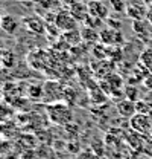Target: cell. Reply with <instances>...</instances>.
Segmentation results:
<instances>
[{"instance_id":"1","label":"cell","mask_w":152,"mask_h":159,"mask_svg":"<svg viewBox=\"0 0 152 159\" xmlns=\"http://www.w3.org/2000/svg\"><path fill=\"white\" fill-rule=\"evenodd\" d=\"M47 116L50 122L57 125H69L73 121V112L67 102L58 101V102L47 104Z\"/></svg>"},{"instance_id":"2","label":"cell","mask_w":152,"mask_h":159,"mask_svg":"<svg viewBox=\"0 0 152 159\" xmlns=\"http://www.w3.org/2000/svg\"><path fill=\"white\" fill-rule=\"evenodd\" d=\"M129 129L135 133H140L143 136H151L152 135V119L149 115H141L135 113L129 119Z\"/></svg>"},{"instance_id":"3","label":"cell","mask_w":152,"mask_h":159,"mask_svg":"<svg viewBox=\"0 0 152 159\" xmlns=\"http://www.w3.org/2000/svg\"><path fill=\"white\" fill-rule=\"evenodd\" d=\"M62 97H64V87L61 86V83L50 80L43 84V99L47 104L58 102V101H61Z\"/></svg>"},{"instance_id":"4","label":"cell","mask_w":152,"mask_h":159,"mask_svg":"<svg viewBox=\"0 0 152 159\" xmlns=\"http://www.w3.org/2000/svg\"><path fill=\"white\" fill-rule=\"evenodd\" d=\"M55 16H57V17H55V25H57V28L59 31H62V32L76 31L78 21L72 17V14H70L69 11H59Z\"/></svg>"},{"instance_id":"5","label":"cell","mask_w":152,"mask_h":159,"mask_svg":"<svg viewBox=\"0 0 152 159\" xmlns=\"http://www.w3.org/2000/svg\"><path fill=\"white\" fill-rule=\"evenodd\" d=\"M67 11L72 14V17H73L78 23H85L87 19L90 17L87 3L79 2V0H70V3H69V9H67Z\"/></svg>"},{"instance_id":"6","label":"cell","mask_w":152,"mask_h":159,"mask_svg":"<svg viewBox=\"0 0 152 159\" xmlns=\"http://www.w3.org/2000/svg\"><path fill=\"white\" fill-rule=\"evenodd\" d=\"M23 25L26 26V29L35 35H41L47 31V21L43 20L38 16H31V17H24L23 19Z\"/></svg>"},{"instance_id":"7","label":"cell","mask_w":152,"mask_h":159,"mask_svg":"<svg viewBox=\"0 0 152 159\" xmlns=\"http://www.w3.org/2000/svg\"><path fill=\"white\" fill-rule=\"evenodd\" d=\"M99 37H100V43L103 46H119L123 41L120 31H114L111 28H105V29L99 31Z\"/></svg>"},{"instance_id":"8","label":"cell","mask_w":152,"mask_h":159,"mask_svg":"<svg viewBox=\"0 0 152 159\" xmlns=\"http://www.w3.org/2000/svg\"><path fill=\"white\" fill-rule=\"evenodd\" d=\"M87 6H88V14L90 17L97 20H107L108 16V8L103 5V2H97V0H88L87 2Z\"/></svg>"},{"instance_id":"9","label":"cell","mask_w":152,"mask_h":159,"mask_svg":"<svg viewBox=\"0 0 152 159\" xmlns=\"http://www.w3.org/2000/svg\"><path fill=\"white\" fill-rule=\"evenodd\" d=\"M19 26H20L19 20L15 19L14 16H11V14H3L2 16V19H0V28H2L3 32H6L9 35H14L19 31Z\"/></svg>"},{"instance_id":"10","label":"cell","mask_w":152,"mask_h":159,"mask_svg":"<svg viewBox=\"0 0 152 159\" xmlns=\"http://www.w3.org/2000/svg\"><path fill=\"white\" fill-rule=\"evenodd\" d=\"M117 112H119V115L122 116V118H128L131 119L137 113V109H135V102L131 101V99L125 98L122 99V101H119L117 102Z\"/></svg>"},{"instance_id":"11","label":"cell","mask_w":152,"mask_h":159,"mask_svg":"<svg viewBox=\"0 0 152 159\" xmlns=\"http://www.w3.org/2000/svg\"><path fill=\"white\" fill-rule=\"evenodd\" d=\"M126 16L133 19V21H140L145 20V17H148V9L138 3H131L126 8Z\"/></svg>"},{"instance_id":"12","label":"cell","mask_w":152,"mask_h":159,"mask_svg":"<svg viewBox=\"0 0 152 159\" xmlns=\"http://www.w3.org/2000/svg\"><path fill=\"white\" fill-rule=\"evenodd\" d=\"M81 37H82V41L90 43V44H96L97 41H100L99 32L96 31L95 28H90V26H84L81 29Z\"/></svg>"},{"instance_id":"13","label":"cell","mask_w":152,"mask_h":159,"mask_svg":"<svg viewBox=\"0 0 152 159\" xmlns=\"http://www.w3.org/2000/svg\"><path fill=\"white\" fill-rule=\"evenodd\" d=\"M90 101L93 104H102L107 101V93L99 86H91L90 87Z\"/></svg>"},{"instance_id":"14","label":"cell","mask_w":152,"mask_h":159,"mask_svg":"<svg viewBox=\"0 0 152 159\" xmlns=\"http://www.w3.org/2000/svg\"><path fill=\"white\" fill-rule=\"evenodd\" d=\"M0 61H2V64H3L5 67L11 69V67H14L15 63H17V55H15L14 51H9V49L2 51V58H0Z\"/></svg>"},{"instance_id":"15","label":"cell","mask_w":152,"mask_h":159,"mask_svg":"<svg viewBox=\"0 0 152 159\" xmlns=\"http://www.w3.org/2000/svg\"><path fill=\"white\" fill-rule=\"evenodd\" d=\"M123 57V52L119 46H107V58L110 61H120Z\"/></svg>"},{"instance_id":"16","label":"cell","mask_w":152,"mask_h":159,"mask_svg":"<svg viewBox=\"0 0 152 159\" xmlns=\"http://www.w3.org/2000/svg\"><path fill=\"white\" fill-rule=\"evenodd\" d=\"M64 40L65 43H69L70 46H76L82 41V37H81V32L76 29V31H70V32H64Z\"/></svg>"},{"instance_id":"17","label":"cell","mask_w":152,"mask_h":159,"mask_svg":"<svg viewBox=\"0 0 152 159\" xmlns=\"http://www.w3.org/2000/svg\"><path fill=\"white\" fill-rule=\"evenodd\" d=\"M135 109H137V113H141V115H149L152 112V104L146 99H138L135 102Z\"/></svg>"},{"instance_id":"18","label":"cell","mask_w":152,"mask_h":159,"mask_svg":"<svg viewBox=\"0 0 152 159\" xmlns=\"http://www.w3.org/2000/svg\"><path fill=\"white\" fill-rule=\"evenodd\" d=\"M12 107H9L5 102H0V122H6L9 121V118L12 116Z\"/></svg>"},{"instance_id":"19","label":"cell","mask_w":152,"mask_h":159,"mask_svg":"<svg viewBox=\"0 0 152 159\" xmlns=\"http://www.w3.org/2000/svg\"><path fill=\"white\" fill-rule=\"evenodd\" d=\"M27 95L31 98H43V84H29Z\"/></svg>"},{"instance_id":"20","label":"cell","mask_w":152,"mask_h":159,"mask_svg":"<svg viewBox=\"0 0 152 159\" xmlns=\"http://www.w3.org/2000/svg\"><path fill=\"white\" fill-rule=\"evenodd\" d=\"M110 5L114 9V12H125L128 8L126 0H110Z\"/></svg>"},{"instance_id":"21","label":"cell","mask_w":152,"mask_h":159,"mask_svg":"<svg viewBox=\"0 0 152 159\" xmlns=\"http://www.w3.org/2000/svg\"><path fill=\"white\" fill-rule=\"evenodd\" d=\"M125 95H126V98L134 101V102H137L138 101V89L135 87V86H126L125 87Z\"/></svg>"},{"instance_id":"22","label":"cell","mask_w":152,"mask_h":159,"mask_svg":"<svg viewBox=\"0 0 152 159\" xmlns=\"http://www.w3.org/2000/svg\"><path fill=\"white\" fill-rule=\"evenodd\" d=\"M93 55L97 60H108L107 58V46H100V44H95L93 48Z\"/></svg>"},{"instance_id":"23","label":"cell","mask_w":152,"mask_h":159,"mask_svg":"<svg viewBox=\"0 0 152 159\" xmlns=\"http://www.w3.org/2000/svg\"><path fill=\"white\" fill-rule=\"evenodd\" d=\"M140 60H141V64H145L146 67H151L152 66V49H146L140 55Z\"/></svg>"},{"instance_id":"24","label":"cell","mask_w":152,"mask_h":159,"mask_svg":"<svg viewBox=\"0 0 152 159\" xmlns=\"http://www.w3.org/2000/svg\"><path fill=\"white\" fill-rule=\"evenodd\" d=\"M133 29L138 35H145V34H146V23H145V20L133 21Z\"/></svg>"},{"instance_id":"25","label":"cell","mask_w":152,"mask_h":159,"mask_svg":"<svg viewBox=\"0 0 152 159\" xmlns=\"http://www.w3.org/2000/svg\"><path fill=\"white\" fill-rule=\"evenodd\" d=\"M141 153H145L148 158L152 159V138L151 136H148L146 141H145V145H143V152Z\"/></svg>"},{"instance_id":"26","label":"cell","mask_w":152,"mask_h":159,"mask_svg":"<svg viewBox=\"0 0 152 159\" xmlns=\"http://www.w3.org/2000/svg\"><path fill=\"white\" fill-rule=\"evenodd\" d=\"M105 21H107L108 28H111V29H114V31H120V28H122V21H120V20H117V19L108 17Z\"/></svg>"},{"instance_id":"27","label":"cell","mask_w":152,"mask_h":159,"mask_svg":"<svg viewBox=\"0 0 152 159\" xmlns=\"http://www.w3.org/2000/svg\"><path fill=\"white\" fill-rule=\"evenodd\" d=\"M78 159H99V156L96 155L93 150H84V152H81L79 155H78Z\"/></svg>"},{"instance_id":"28","label":"cell","mask_w":152,"mask_h":159,"mask_svg":"<svg viewBox=\"0 0 152 159\" xmlns=\"http://www.w3.org/2000/svg\"><path fill=\"white\" fill-rule=\"evenodd\" d=\"M143 84L146 86V89H151V90H152V75L146 77V78H145V81H143Z\"/></svg>"},{"instance_id":"29","label":"cell","mask_w":152,"mask_h":159,"mask_svg":"<svg viewBox=\"0 0 152 159\" xmlns=\"http://www.w3.org/2000/svg\"><path fill=\"white\" fill-rule=\"evenodd\" d=\"M148 20L151 21L152 25V6H149V9H148Z\"/></svg>"},{"instance_id":"30","label":"cell","mask_w":152,"mask_h":159,"mask_svg":"<svg viewBox=\"0 0 152 159\" xmlns=\"http://www.w3.org/2000/svg\"><path fill=\"white\" fill-rule=\"evenodd\" d=\"M145 5H149V6H152V0H141Z\"/></svg>"},{"instance_id":"31","label":"cell","mask_w":152,"mask_h":159,"mask_svg":"<svg viewBox=\"0 0 152 159\" xmlns=\"http://www.w3.org/2000/svg\"><path fill=\"white\" fill-rule=\"evenodd\" d=\"M20 2H38V0H20Z\"/></svg>"},{"instance_id":"32","label":"cell","mask_w":152,"mask_h":159,"mask_svg":"<svg viewBox=\"0 0 152 159\" xmlns=\"http://www.w3.org/2000/svg\"><path fill=\"white\" fill-rule=\"evenodd\" d=\"M2 16H3V14H2V9H0V19H2Z\"/></svg>"},{"instance_id":"33","label":"cell","mask_w":152,"mask_h":159,"mask_svg":"<svg viewBox=\"0 0 152 159\" xmlns=\"http://www.w3.org/2000/svg\"><path fill=\"white\" fill-rule=\"evenodd\" d=\"M149 116H151V119H152V112H151V113H149Z\"/></svg>"},{"instance_id":"34","label":"cell","mask_w":152,"mask_h":159,"mask_svg":"<svg viewBox=\"0 0 152 159\" xmlns=\"http://www.w3.org/2000/svg\"><path fill=\"white\" fill-rule=\"evenodd\" d=\"M0 58H2V51H0Z\"/></svg>"},{"instance_id":"35","label":"cell","mask_w":152,"mask_h":159,"mask_svg":"<svg viewBox=\"0 0 152 159\" xmlns=\"http://www.w3.org/2000/svg\"><path fill=\"white\" fill-rule=\"evenodd\" d=\"M97 2H102V0H97Z\"/></svg>"},{"instance_id":"36","label":"cell","mask_w":152,"mask_h":159,"mask_svg":"<svg viewBox=\"0 0 152 159\" xmlns=\"http://www.w3.org/2000/svg\"><path fill=\"white\" fill-rule=\"evenodd\" d=\"M146 159H151V158H146Z\"/></svg>"}]
</instances>
